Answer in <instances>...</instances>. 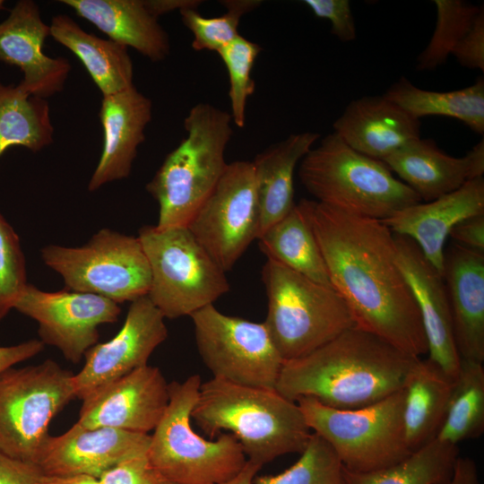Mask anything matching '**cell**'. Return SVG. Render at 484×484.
Masks as SVG:
<instances>
[{
    "label": "cell",
    "mask_w": 484,
    "mask_h": 484,
    "mask_svg": "<svg viewBox=\"0 0 484 484\" xmlns=\"http://www.w3.org/2000/svg\"><path fill=\"white\" fill-rule=\"evenodd\" d=\"M315 235L332 287L355 326L422 358L428 343L417 304L397 263L394 234L381 220L317 201L299 203Z\"/></svg>",
    "instance_id": "6da1fadb"
},
{
    "label": "cell",
    "mask_w": 484,
    "mask_h": 484,
    "mask_svg": "<svg viewBox=\"0 0 484 484\" xmlns=\"http://www.w3.org/2000/svg\"><path fill=\"white\" fill-rule=\"evenodd\" d=\"M417 359L354 326L305 356L285 360L275 389L293 402L309 397L334 409H357L402 389Z\"/></svg>",
    "instance_id": "7a4b0ae2"
},
{
    "label": "cell",
    "mask_w": 484,
    "mask_h": 484,
    "mask_svg": "<svg viewBox=\"0 0 484 484\" xmlns=\"http://www.w3.org/2000/svg\"><path fill=\"white\" fill-rule=\"evenodd\" d=\"M191 417L211 437L229 431L246 459L262 467L283 454H300L312 434L298 403L276 389L215 377L202 383Z\"/></svg>",
    "instance_id": "3957f363"
},
{
    "label": "cell",
    "mask_w": 484,
    "mask_h": 484,
    "mask_svg": "<svg viewBox=\"0 0 484 484\" xmlns=\"http://www.w3.org/2000/svg\"><path fill=\"white\" fill-rule=\"evenodd\" d=\"M231 122L230 113L210 103L190 109L184 119L186 135L146 185L159 204L158 229L186 227L211 194L228 165Z\"/></svg>",
    "instance_id": "277c9868"
},
{
    "label": "cell",
    "mask_w": 484,
    "mask_h": 484,
    "mask_svg": "<svg viewBox=\"0 0 484 484\" xmlns=\"http://www.w3.org/2000/svg\"><path fill=\"white\" fill-rule=\"evenodd\" d=\"M298 177L315 201L381 221L421 202L382 161L355 151L334 132L303 157Z\"/></svg>",
    "instance_id": "5b68a950"
},
{
    "label": "cell",
    "mask_w": 484,
    "mask_h": 484,
    "mask_svg": "<svg viewBox=\"0 0 484 484\" xmlns=\"http://www.w3.org/2000/svg\"><path fill=\"white\" fill-rule=\"evenodd\" d=\"M202 385L199 375L169 384V403L151 436L146 457L166 484H220L235 477L247 459L230 433L208 440L194 432L191 414Z\"/></svg>",
    "instance_id": "8992f818"
},
{
    "label": "cell",
    "mask_w": 484,
    "mask_h": 484,
    "mask_svg": "<svg viewBox=\"0 0 484 484\" xmlns=\"http://www.w3.org/2000/svg\"><path fill=\"white\" fill-rule=\"evenodd\" d=\"M266 328L282 359L305 356L355 326L341 296L272 259L262 270Z\"/></svg>",
    "instance_id": "52a82bcc"
},
{
    "label": "cell",
    "mask_w": 484,
    "mask_h": 484,
    "mask_svg": "<svg viewBox=\"0 0 484 484\" xmlns=\"http://www.w3.org/2000/svg\"><path fill=\"white\" fill-rule=\"evenodd\" d=\"M296 402L310 430L329 444L348 471H377L412 453L404 434L403 389L357 409H334L309 397Z\"/></svg>",
    "instance_id": "ba28073f"
},
{
    "label": "cell",
    "mask_w": 484,
    "mask_h": 484,
    "mask_svg": "<svg viewBox=\"0 0 484 484\" xmlns=\"http://www.w3.org/2000/svg\"><path fill=\"white\" fill-rule=\"evenodd\" d=\"M138 239L147 257V294L165 318L191 315L229 290L225 272L186 227L143 226Z\"/></svg>",
    "instance_id": "9c48e42d"
},
{
    "label": "cell",
    "mask_w": 484,
    "mask_h": 484,
    "mask_svg": "<svg viewBox=\"0 0 484 484\" xmlns=\"http://www.w3.org/2000/svg\"><path fill=\"white\" fill-rule=\"evenodd\" d=\"M73 375L52 359L0 375V453L37 464L51 420L75 397Z\"/></svg>",
    "instance_id": "30bf717a"
},
{
    "label": "cell",
    "mask_w": 484,
    "mask_h": 484,
    "mask_svg": "<svg viewBox=\"0 0 484 484\" xmlns=\"http://www.w3.org/2000/svg\"><path fill=\"white\" fill-rule=\"evenodd\" d=\"M40 253L44 264L63 277L67 290L117 304L149 292L150 266L137 237L101 229L82 246L50 245Z\"/></svg>",
    "instance_id": "8fae6325"
},
{
    "label": "cell",
    "mask_w": 484,
    "mask_h": 484,
    "mask_svg": "<svg viewBox=\"0 0 484 484\" xmlns=\"http://www.w3.org/2000/svg\"><path fill=\"white\" fill-rule=\"evenodd\" d=\"M190 317L197 350L213 377L275 389L284 359L264 322L225 315L213 304Z\"/></svg>",
    "instance_id": "7c38bea8"
},
{
    "label": "cell",
    "mask_w": 484,
    "mask_h": 484,
    "mask_svg": "<svg viewBox=\"0 0 484 484\" xmlns=\"http://www.w3.org/2000/svg\"><path fill=\"white\" fill-rule=\"evenodd\" d=\"M186 228L226 272L260 233L251 161L228 163L216 186Z\"/></svg>",
    "instance_id": "4fadbf2b"
},
{
    "label": "cell",
    "mask_w": 484,
    "mask_h": 484,
    "mask_svg": "<svg viewBox=\"0 0 484 484\" xmlns=\"http://www.w3.org/2000/svg\"><path fill=\"white\" fill-rule=\"evenodd\" d=\"M13 309L38 323L44 345L57 348L75 364L98 343L99 326L117 322L121 314L117 303L99 295L67 289L48 292L29 283Z\"/></svg>",
    "instance_id": "5bb4252c"
},
{
    "label": "cell",
    "mask_w": 484,
    "mask_h": 484,
    "mask_svg": "<svg viewBox=\"0 0 484 484\" xmlns=\"http://www.w3.org/2000/svg\"><path fill=\"white\" fill-rule=\"evenodd\" d=\"M165 317L148 296L131 302L120 331L109 341L96 343L73 375L75 397L82 400L98 388L148 364L154 350L168 337Z\"/></svg>",
    "instance_id": "9a60e30c"
},
{
    "label": "cell",
    "mask_w": 484,
    "mask_h": 484,
    "mask_svg": "<svg viewBox=\"0 0 484 484\" xmlns=\"http://www.w3.org/2000/svg\"><path fill=\"white\" fill-rule=\"evenodd\" d=\"M169 399V384L161 371L147 364L83 398L77 422L86 428L148 434L162 418Z\"/></svg>",
    "instance_id": "2e32d148"
},
{
    "label": "cell",
    "mask_w": 484,
    "mask_h": 484,
    "mask_svg": "<svg viewBox=\"0 0 484 484\" xmlns=\"http://www.w3.org/2000/svg\"><path fill=\"white\" fill-rule=\"evenodd\" d=\"M48 36L50 27L32 0L18 1L0 22V62L18 66L23 74L19 87L44 99L64 89L72 68L66 58L43 52Z\"/></svg>",
    "instance_id": "e0dca14e"
},
{
    "label": "cell",
    "mask_w": 484,
    "mask_h": 484,
    "mask_svg": "<svg viewBox=\"0 0 484 484\" xmlns=\"http://www.w3.org/2000/svg\"><path fill=\"white\" fill-rule=\"evenodd\" d=\"M151 436L74 423L62 435L48 436L37 465L43 474H87L99 478L117 463L146 454Z\"/></svg>",
    "instance_id": "ac0fdd59"
},
{
    "label": "cell",
    "mask_w": 484,
    "mask_h": 484,
    "mask_svg": "<svg viewBox=\"0 0 484 484\" xmlns=\"http://www.w3.org/2000/svg\"><path fill=\"white\" fill-rule=\"evenodd\" d=\"M397 263L410 286L424 328L428 359L452 377L458 374L450 305L443 276L411 238L394 234Z\"/></svg>",
    "instance_id": "d6986e66"
},
{
    "label": "cell",
    "mask_w": 484,
    "mask_h": 484,
    "mask_svg": "<svg viewBox=\"0 0 484 484\" xmlns=\"http://www.w3.org/2000/svg\"><path fill=\"white\" fill-rule=\"evenodd\" d=\"M484 213V179L467 181L435 200L403 208L382 222L396 235L407 237L443 276L445 244L461 220Z\"/></svg>",
    "instance_id": "ffe728a7"
},
{
    "label": "cell",
    "mask_w": 484,
    "mask_h": 484,
    "mask_svg": "<svg viewBox=\"0 0 484 484\" xmlns=\"http://www.w3.org/2000/svg\"><path fill=\"white\" fill-rule=\"evenodd\" d=\"M382 162L421 199L429 202L482 177L484 140L461 158L444 152L432 139L412 140Z\"/></svg>",
    "instance_id": "44dd1931"
},
{
    "label": "cell",
    "mask_w": 484,
    "mask_h": 484,
    "mask_svg": "<svg viewBox=\"0 0 484 484\" xmlns=\"http://www.w3.org/2000/svg\"><path fill=\"white\" fill-rule=\"evenodd\" d=\"M151 114V100L134 85L103 97L99 110L103 146L88 184L89 191L129 176L137 149L145 139L144 131Z\"/></svg>",
    "instance_id": "7402d4cb"
},
{
    "label": "cell",
    "mask_w": 484,
    "mask_h": 484,
    "mask_svg": "<svg viewBox=\"0 0 484 484\" xmlns=\"http://www.w3.org/2000/svg\"><path fill=\"white\" fill-rule=\"evenodd\" d=\"M460 358L484 361V254L457 244L445 250L444 272Z\"/></svg>",
    "instance_id": "603a6c76"
},
{
    "label": "cell",
    "mask_w": 484,
    "mask_h": 484,
    "mask_svg": "<svg viewBox=\"0 0 484 484\" xmlns=\"http://www.w3.org/2000/svg\"><path fill=\"white\" fill-rule=\"evenodd\" d=\"M333 127L350 147L380 161L420 137L419 119L384 94L350 101Z\"/></svg>",
    "instance_id": "cb8c5ba5"
},
{
    "label": "cell",
    "mask_w": 484,
    "mask_h": 484,
    "mask_svg": "<svg viewBox=\"0 0 484 484\" xmlns=\"http://www.w3.org/2000/svg\"><path fill=\"white\" fill-rule=\"evenodd\" d=\"M109 39L133 48L151 62L170 53L167 31L143 5V0H61Z\"/></svg>",
    "instance_id": "d4e9b609"
},
{
    "label": "cell",
    "mask_w": 484,
    "mask_h": 484,
    "mask_svg": "<svg viewBox=\"0 0 484 484\" xmlns=\"http://www.w3.org/2000/svg\"><path fill=\"white\" fill-rule=\"evenodd\" d=\"M319 138L316 132L290 134L251 161L260 217L259 237L294 207V170Z\"/></svg>",
    "instance_id": "484cf974"
},
{
    "label": "cell",
    "mask_w": 484,
    "mask_h": 484,
    "mask_svg": "<svg viewBox=\"0 0 484 484\" xmlns=\"http://www.w3.org/2000/svg\"><path fill=\"white\" fill-rule=\"evenodd\" d=\"M454 378L431 359L419 358L404 384L403 425L411 452L436 437L444 421Z\"/></svg>",
    "instance_id": "4316f807"
},
{
    "label": "cell",
    "mask_w": 484,
    "mask_h": 484,
    "mask_svg": "<svg viewBox=\"0 0 484 484\" xmlns=\"http://www.w3.org/2000/svg\"><path fill=\"white\" fill-rule=\"evenodd\" d=\"M50 36L82 62L102 96L134 86V65L128 48L89 33L66 14L51 19Z\"/></svg>",
    "instance_id": "83f0119b"
},
{
    "label": "cell",
    "mask_w": 484,
    "mask_h": 484,
    "mask_svg": "<svg viewBox=\"0 0 484 484\" xmlns=\"http://www.w3.org/2000/svg\"><path fill=\"white\" fill-rule=\"evenodd\" d=\"M260 250L272 259L316 282L330 279L310 224L299 203L258 238Z\"/></svg>",
    "instance_id": "f1b7e54d"
},
{
    "label": "cell",
    "mask_w": 484,
    "mask_h": 484,
    "mask_svg": "<svg viewBox=\"0 0 484 484\" xmlns=\"http://www.w3.org/2000/svg\"><path fill=\"white\" fill-rule=\"evenodd\" d=\"M415 118L445 116L462 121L474 133L484 134V80L450 91L420 89L402 76L384 94Z\"/></svg>",
    "instance_id": "f546056e"
},
{
    "label": "cell",
    "mask_w": 484,
    "mask_h": 484,
    "mask_svg": "<svg viewBox=\"0 0 484 484\" xmlns=\"http://www.w3.org/2000/svg\"><path fill=\"white\" fill-rule=\"evenodd\" d=\"M54 141L47 99L0 82V156L12 146L39 151Z\"/></svg>",
    "instance_id": "4dcf8cb0"
},
{
    "label": "cell",
    "mask_w": 484,
    "mask_h": 484,
    "mask_svg": "<svg viewBox=\"0 0 484 484\" xmlns=\"http://www.w3.org/2000/svg\"><path fill=\"white\" fill-rule=\"evenodd\" d=\"M460 456L458 445L435 438L389 467L368 472L344 468L345 484H447Z\"/></svg>",
    "instance_id": "1f68e13d"
},
{
    "label": "cell",
    "mask_w": 484,
    "mask_h": 484,
    "mask_svg": "<svg viewBox=\"0 0 484 484\" xmlns=\"http://www.w3.org/2000/svg\"><path fill=\"white\" fill-rule=\"evenodd\" d=\"M484 432L483 363L462 359L454 385L438 440L458 445Z\"/></svg>",
    "instance_id": "d6a6232c"
},
{
    "label": "cell",
    "mask_w": 484,
    "mask_h": 484,
    "mask_svg": "<svg viewBox=\"0 0 484 484\" xmlns=\"http://www.w3.org/2000/svg\"><path fill=\"white\" fill-rule=\"evenodd\" d=\"M434 4L436 26L429 42L417 58L419 71L435 70L445 63L481 7L462 0H435Z\"/></svg>",
    "instance_id": "836d02e7"
},
{
    "label": "cell",
    "mask_w": 484,
    "mask_h": 484,
    "mask_svg": "<svg viewBox=\"0 0 484 484\" xmlns=\"http://www.w3.org/2000/svg\"><path fill=\"white\" fill-rule=\"evenodd\" d=\"M253 484H345L344 467L329 444L313 432L296 462L278 474L255 476Z\"/></svg>",
    "instance_id": "e575fe53"
},
{
    "label": "cell",
    "mask_w": 484,
    "mask_h": 484,
    "mask_svg": "<svg viewBox=\"0 0 484 484\" xmlns=\"http://www.w3.org/2000/svg\"><path fill=\"white\" fill-rule=\"evenodd\" d=\"M226 12L220 16L205 17L197 9L179 11L184 25L193 33L192 48L196 51L217 52L240 34L241 18L262 4L261 0H221Z\"/></svg>",
    "instance_id": "d590c367"
},
{
    "label": "cell",
    "mask_w": 484,
    "mask_h": 484,
    "mask_svg": "<svg viewBox=\"0 0 484 484\" xmlns=\"http://www.w3.org/2000/svg\"><path fill=\"white\" fill-rule=\"evenodd\" d=\"M261 51L260 45L241 35L217 51L229 73L230 116L239 128L245 125L246 101L255 91L251 71Z\"/></svg>",
    "instance_id": "8d00e7d4"
},
{
    "label": "cell",
    "mask_w": 484,
    "mask_h": 484,
    "mask_svg": "<svg viewBox=\"0 0 484 484\" xmlns=\"http://www.w3.org/2000/svg\"><path fill=\"white\" fill-rule=\"evenodd\" d=\"M27 284L19 237L0 213V321L13 308Z\"/></svg>",
    "instance_id": "74e56055"
},
{
    "label": "cell",
    "mask_w": 484,
    "mask_h": 484,
    "mask_svg": "<svg viewBox=\"0 0 484 484\" xmlns=\"http://www.w3.org/2000/svg\"><path fill=\"white\" fill-rule=\"evenodd\" d=\"M303 3L318 18L331 23V33L342 42L356 39V26L348 0H305Z\"/></svg>",
    "instance_id": "f35d334b"
},
{
    "label": "cell",
    "mask_w": 484,
    "mask_h": 484,
    "mask_svg": "<svg viewBox=\"0 0 484 484\" xmlns=\"http://www.w3.org/2000/svg\"><path fill=\"white\" fill-rule=\"evenodd\" d=\"M100 484H161L146 454L125 459L99 476Z\"/></svg>",
    "instance_id": "ab89813d"
},
{
    "label": "cell",
    "mask_w": 484,
    "mask_h": 484,
    "mask_svg": "<svg viewBox=\"0 0 484 484\" xmlns=\"http://www.w3.org/2000/svg\"><path fill=\"white\" fill-rule=\"evenodd\" d=\"M452 56L466 68L484 71L483 5H481L469 30L454 48Z\"/></svg>",
    "instance_id": "60d3db41"
},
{
    "label": "cell",
    "mask_w": 484,
    "mask_h": 484,
    "mask_svg": "<svg viewBox=\"0 0 484 484\" xmlns=\"http://www.w3.org/2000/svg\"><path fill=\"white\" fill-rule=\"evenodd\" d=\"M42 474L37 464L0 453V484H38Z\"/></svg>",
    "instance_id": "b9f144b4"
},
{
    "label": "cell",
    "mask_w": 484,
    "mask_h": 484,
    "mask_svg": "<svg viewBox=\"0 0 484 484\" xmlns=\"http://www.w3.org/2000/svg\"><path fill=\"white\" fill-rule=\"evenodd\" d=\"M449 237L457 245L484 254V213L461 220L451 229Z\"/></svg>",
    "instance_id": "7bdbcfd3"
},
{
    "label": "cell",
    "mask_w": 484,
    "mask_h": 484,
    "mask_svg": "<svg viewBox=\"0 0 484 484\" xmlns=\"http://www.w3.org/2000/svg\"><path fill=\"white\" fill-rule=\"evenodd\" d=\"M41 341L33 339L22 343L0 347V375L13 365L30 359L44 349Z\"/></svg>",
    "instance_id": "ee69618b"
},
{
    "label": "cell",
    "mask_w": 484,
    "mask_h": 484,
    "mask_svg": "<svg viewBox=\"0 0 484 484\" xmlns=\"http://www.w3.org/2000/svg\"><path fill=\"white\" fill-rule=\"evenodd\" d=\"M147 11L155 18L160 15L180 11L185 8L197 9L203 1L201 0H143Z\"/></svg>",
    "instance_id": "f6af8a7d"
},
{
    "label": "cell",
    "mask_w": 484,
    "mask_h": 484,
    "mask_svg": "<svg viewBox=\"0 0 484 484\" xmlns=\"http://www.w3.org/2000/svg\"><path fill=\"white\" fill-rule=\"evenodd\" d=\"M447 484H480L475 461L470 457L459 456Z\"/></svg>",
    "instance_id": "bcb514c9"
},
{
    "label": "cell",
    "mask_w": 484,
    "mask_h": 484,
    "mask_svg": "<svg viewBox=\"0 0 484 484\" xmlns=\"http://www.w3.org/2000/svg\"><path fill=\"white\" fill-rule=\"evenodd\" d=\"M38 484H100V482L97 477L87 474H42Z\"/></svg>",
    "instance_id": "7dc6e473"
},
{
    "label": "cell",
    "mask_w": 484,
    "mask_h": 484,
    "mask_svg": "<svg viewBox=\"0 0 484 484\" xmlns=\"http://www.w3.org/2000/svg\"><path fill=\"white\" fill-rule=\"evenodd\" d=\"M261 468V465L247 460L243 469L235 477L220 484H253Z\"/></svg>",
    "instance_id": "c3c4849f"
},
{
    "label": "cell",
    "mask_w": 484,
    "mask_h": 484,
    "mask_svg": "<svg viewBox=\"0 0 484 484\" xmlns=\"http://www.w3.org/2000/svg\"><path fill=\"white\" fill-rule=\"evenodd\" d=\"M4 2L3 0H0V10L4 8Z\"/></svg>",
    "instance_id": "681fc988"
},
{
    "label": "cell",
    "mask_w": 484,
    "mask_h": 484,
    "mask_svg": "<svg viewBox=\"0 0 484 484\" xmlns=\"http://www.w3.org/2000/svg\"><path fill=\"white\" fill-rule=\"evenodd\" d=\"M161 484H166V483H161Z\"/></svg>",
    "instance_id": "f907efd6"
}]
</instances>
